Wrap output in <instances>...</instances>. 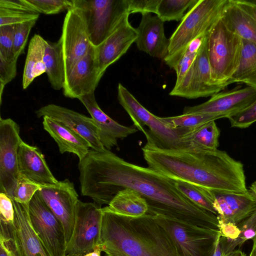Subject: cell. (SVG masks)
I'll use <instances>...</instances> for the list:
<instances>
[{
  "mask_svg": "<svg viewBox=\"0 0 256 256\" xmlns=\"http://www.w3.org/2000/svg\"><path fill=\"white\" fill-rule=\"evenodd\" d=\"M84 19L90 42L98 46L130 14L126 0H72Z\"/></svg>",
  "mask_w": 256,
  "mask_h": 256,
  "instance_id": "cell-7",
  "label": "cell"
},
{
  "mask_svg": "<svg viewBox=\"0 0 256 256\" xmlns=\"http://www.w3.org/2000/svg\"><path fill=\"white\" fill-rule=\"evenodd\" d=\"M234 2L256 20V0H234Z\"/></svg>",
  "mask_w": 256,
  "mask_h": 256,
  "instance_id": "cell-48",
  "label": "cell"
},
{
  "mask_svg": "<svg viewBox=\"0 0 256 256\" xmlns=\"http://www.w3.org/2000/svg\"><path fill=\"white\" fill-rule=\"evenodd\" d=\"M126 16L113 32L101 44L96 47L100 70L104 75L107 68L126 52L138 36Z\"/></svg>",
  "mask_w": 256,
  "mask_h": 256,
  "instance_id": "cell-18",
  "label": "cell"
},
{
  "mask_svg": "<svg viewBox=\"0 0 256 256\" xmlns=\"http://www.w3.org/2000/svg\"><path fill=\"white\" fill-rule=\"evenodd\" d=\"M102 210L124 216L137 218L146 214L148 206L145 199L138 192L126 188L118 192Z\"/></svg>",
  "mask_w": 256,
  "mask_h": 256,
  "instance_id": "cell-25",
  "label": "cell"
},
{
  "mask_svg": "<svg viewBox=\"0 0 256 256\" xmlns=\"http://www.w3.org/2000/svg\"><path fill=\"white\" fill-rule=\"evenodd\" d=\"M64 60L65 77L92 45L80 12L72 7L68 10L60 38Z\"/></svg>",
  "mask_w": 256,
  "mask_h": 256,
  "instance_id": "cell-14",
  "label": "cell"
},
{
  "mask_svg": "<svg viewBox=\"0 0 256 256\" xmlns=\"http://www.w3.org/2000/svg\"><path fill=\"white\" fill-rule=\"evenodd\" d=\"M105 256H114V255H111V254H106Z\"/></svg>",
  "mask_w": 256,
  "mask_h": 256,
  "instance_id": "cell-53",
  "label": "cell"
},
{
  "mask_svg": "<svg viewBox=\"0 0 256 256\" xmlns=\"http://www.w3.org/2000/svg\"><path fill=\"white\" fill-rule=\"evenodd\" d=\"M221 118L224 117L222 116L206 114H182L175 116L160 117L170 128H181L186 130L188 133L208 122Z\"/></svg>",
  "mask_w": 256,
  "mask_h": 256,
  "instance_id": "cell-32",
  "label": "cell"
},
{
  "mask_svg": "<svg viewBox=\"0 0 256 256\" xmlns=\"http://www.w3.org/2000/svg\"><path fill=\"white\" fill-rule=\"evenodd\" d=\"M228 0H198L185 14L169 38L168 54L164 60L171 68L176 66L188 45L207 35L222 18Z\"/></svg>",
  "mask_w": 256,
  "mask_h": 256,
  "instance_id": "cell-4",
  "label": "cell"
},
{
  "mask_svg": "<svg viewBox=\"0 0 256 256\" xmlns=\"http://www.w3.org/2000/svg\"><path fill=\"white\" fill-rule=\"evenodd\" d=\"M0 220L7 222H13L14 220L12 199L2 192H0Z\"/></svg>",
  "mask_w": 256,
  "mask_h": 256,
  "instance_id": "cell-45",
  "label": "cell"
},
{
  "mask_svg": "<svg viewBox=\"0 0 256 256\" xmlns=\"http://www.w3.org/2000/svg\"><path fill=\"white\" fill-rule=\"evenodd\" d=\"M42 185L20 177L14 194V200L16 202L28 204L32 197Z\"/></svg>",
  "mask_w": 256,
  "mask_h": 256,
  "instance_id": "cell-39",
  "label": "cell"
},
{
  "mask_svg": "<svg viewBox=\"0 0 256 256\" xmlns=\"http://www.w3.org/2000/svg\"><path fill=\"white\" fill-rule=\"evenodd\" d=\"M38 13H32L0 8V26H14L30 20H38Z\"/></svg>",
  "mask_w": 256,
  "mask_h": 256,
  "instance_id": "cell-40",
  "label": "cell"
},
{
  "mask_svg": "<svg viewBox=\"0 0 256 256\" xmlns=\"http://www.w3.org/2000/svg\"><path fill=\"white\" fill-rule=\"evenodd\" d=\"M0 8L16 11L38 13L26 0H0Z\"/></svg>",
  "mask_w": 256,
  "mask_h": 256,
  "instance_id": "cell-46",
  "label": "cell"
},
{
  "mask_svg": "<svg viewBox=\"0 0 256 256\" xmlns=\"http://www.w3.org/2000/svg\"><path fill=\"white\" fill-rule=\"evenodd\" d=\"M246 84L256 90V45L243 40V48L239 66L228 82Z\"/></svg>",
  "mask_w": 256,
  "mask_h": 256,
  "instance_id": "cell-29",
  "label": "cell"
},
{
  "mask_svg": "<svg viewBox=\"0 0 256 256\" xmlns=\"http://www.w3.org/2000/svg\"><path fill=\"white\" fill-rule=\"evenodd\" d=\"M38 192L44 202L62 222L68 244L74 232L78 200L74 184L66 179L56 184L42 185Z\"/></svg>",
  "mask_w": 256,
  "mask_h": 256,
  "instance_id": "cell-13",
  "label": "cell"
},
{
  "mask_svg": "<svg viewBox=\"0 0 256 256\" xmlns=\"http://www.w3.org/2000/svg\"><path fill=\"white\" fill-rule=\"evenodd\" d=\"M168 232L179 256H212L220 237L218 230L202 228L160 215L152 216Z\"/></svg>",
  "mask_w": 256,
  "mask_h": 256,
  "instance_id": "cell-8",
  "label": "cell"
},
{
  "mask_svg": "<svg viewBox=\"0 0 256 256\" xmlns=\"http://www.w3.org/2000/svg\"><path fill=\"white\" fill-rule=\"evenodd\" d=\"M37 20H30L14 26L13 53L18 58L24 52L28 38Z\"/></svg>",
  "mask_w": 256,
  "mask_h": 256,
  "instance_id": "cell-38",
  "label": "cell"
},
{
  "mask_svg": "<svg viewBox=\"0 0 256 256\" xmlns=\"http://www.w3.org/2000/svg\"><path fill=\"white\" fill-rule=\"evenodd\" d=\"M46 72L51 86L55 90L63 88L65 80L64 60L61 41L48 42L44 58Z\"/></svg>",
  "mask_w": 256,
  "mask_h": 256,
  "instance_id": "cell-28",
  "label": "cell"
},
{
  "mask_svg": "<svg viewBox=\"0 0 256 256\" xmlns=\"http://www.w3.org/2000/svg\"><path fill=\"white\" fill-rule=\"evenodd\" d=\"M223 256H246V254L240 250V249L234 250L233 251L228 252Z\"/></svg>",
  "mask_w": 256,
  "mask_h": 256,
  "instance_id": "cell-50",
  "label": "cell"
},
{
  "mask_svg": "<svg viewBox=\"0 0 256 256\" xmlns=\"http://www.w3.org/2000/svg\"><path fill=\"white\" fill-rule=\"evenodd\" d=\"M176 180L178 190L190 200L199 206L217 216L214 208V196L212 190L184 182Z\"/></svg>",
  "mask_w": 256,
  "mask_h": 256,
  "instance_id": "cell-31",
  "label": "cell"
},
{
  "mask_svg": "<svg viewBox=\"0 0 256 256\" xmlns=\"http://www.w3.org/2000/svg\"><path fill=\"white\" fill-rule=\"evenodd\" d=\"M139 26L136 28L138 48L150 56L164 60L168 54L169 39L164 34V22L152 14H142Z\"/></svg>",
  "mask_w": 256,
  "mask_h": 256,
  "instance_id": "cell-20",
  "label": "cell"
},
{
  "mask_svg": "<svg viewBox=\"0 0 256 256\" xmlns=\"http://www.w3.org/2000/svg\"><path fill=\"white\" fill-rule=\"evenodd\" d=\"M102 76L96 56V47L92 46L65 77L63 94L67 98H78L94 93Z\"/></svg>",
  "mask_w": 256,
  "mask_h": 256,
  "instance_id": "cell-15",
  "label": "cell"
},
{
  "mask_svg": "<svg viewBox=\"0 0 256 256\" xmlns=\"http://www.w3.org/2000/svg\"><path fill=\"white\" fill-rule=\"evenodd\" d=\"M14 208L13 222L16 240L22 256H51L34 230L28 206L12 200Z\"/></svg>",
  "mask_w": 256,
  "mask_h": 256,
  "instance_id": "cell-23",
  "label": "cell"
},
{
  "mask_svg": "<svg viewBox=\"0 0 256 256\" xmlns=\"http://www.w3.org/2000/svg\"><path fill=\"white\" fill-rule=\"evenodd\" d=\"M31 226L51 256H66V234L62 222L47 206L38 190L28 206Z\"/></svg>",
  "mask_w": 256,
  "mask_h": 256,
  "instance_id": "cell-10",
  "label": "cell"
},
{
  "mask_svg": "<svg viewBox=\"0 0 256 256\" xmlns=\"http://www.w3.org/2000/svg\"><path fill=\"white\" fill-rule=\"evenodd\" d=\"M12 223L0 220V256H22Z\"/></svg>",
  "mask_w": 256,
  "mask_h": 256,
  "instance_id": "cell-35",
  "label": "cell"
},
{
  "mask_svg": "<svg viewBox=\"0 0 256 256\" xmlns=\"http://www.w3.org/2000/svg\"><path fill=\"white\" fill-rule=\"evenodd\" d=\"M102 210V252L117 256H179L170 234L152 216L132 218Z\"/></svg>",
  "mask_w": 256,
  "mask_h": 256,
  "instance_id": "cell-3",
  "label": "cell"
},
{
  "mask_svg": "<svg viewBox=\"0 0 256 256\" xmlns=\"http://www.w3.org/2000/svg\"><path fill=\"white\" fill-rule=\"evenodd\" d=\"M48 41L38 34L31 38L28 50L23 76L22 88L26 89L33 80L46 72L44 58Z\"/></svg>",
  "mask_w": 256,
  "mask_h": 256,
  "instance_id": "cell-27",
  "label": "cell"
},
{
  "mask_svg": "<svg viewBox=\"0 0 256 256\" xmlns=\"http://www.w3.org/2000/svg\"><path fill=\"white\" fill-rule=\"evenodd\" d=\"M243 40L231 30L221 18L206 36V50L212 80L226 88L240 62Z\"/></svg>",
  "mask_w": 256,
  "mask_h": 256,
  "instance_id": "cell-6",
  "label": "cell"
},
{
  "mask_svg": "<svg viewBox=\"0 0 256 256\" xmlns=\"http://www.w3.org/2000/svg\"><path fill=\"white\" fill-rule=\"evenodd\" d=\"M19 126L10 118L0 119V190L12 200L20 178L18 150L22 140Z\"/></svg>",
  "mask_w": 256,
  "mask_h": 256,
  "instance_id": "cell-11",
  "label": "cell"
},
{
  "mask_svg": "<svg viewBox=\"0 0 256 256\" xmlns=\"http://www.w3.org/2000/svg\"><path fill=\"white\" fill-rule=\"evenodd\" d=\"M240 230L238 236L234 240L221 236L220 243L222 246L223 256L240 246L248 240H253L256 236V210L250 216L237 224Z\"/></svg>",
  "mask_w": 256,
  "mask_h": 256,
  "instance_id": "cell-33",
  "label": "cell"
},
{
  "mask_svg": "<svg viewBox=\"0 0 256 256\" xmlns=\"http://www.w3.org/2000/svg\"><path fill=\"white\" fill-rule=\"evenodd\" d=\"M222 18L226 25L243 40L256 45V20L238 6L234 0H228Z\"/></svg>",
  "mask_w": 256,
  "mask_h": 256,
  "instance_id": "cell-26",
  "label": "cell"
},
{
  "mask_svg": "<svg viewBox=\"0 0 256 256\" xmlns=\"http://www.w3.org/2000/svg\"><path fill=\"white\" fill-rule=\"evenodd\" d=\"M232 127L246 128L256 122V100L246 108L227 117Z\"/></svg>",
  "mask_w": 256,
  "mask_h": 256,
  "instance_id": "cell-41",
  "label": "cell"
},
{
  "mask_svg": "<svg viewBox=\"0 0 256 256\" xmlns=\"http://www.w3.org/2000/svg\"><path fill=\"white\" fill-rule=\"evenodd\" d=\"M206 36H201L190 43L180 60L174 68L176 74V80L174 86H178L180 84L188 72Z\"/></svg>",
  "mask_w": 256,
  "mask_h": 256,
  "instance_id": "cell-36",
  "label": "cell"
},
{
  "mask_svg": "<svg viewBox=\"0 0 256 256\" xmlns=\"http://www.w3.org/2000/svg\"><path fill=\"white\" fill-rule=\"evenodd\" d=\"M18 58H6L0 55V84L6 86L16 74Z\"/></svg>",
  "mask_w": 256,
  "mask_h": 256,
  "instance_id": "cell-43",
  "label": "cell"
},
{
  "mask_svg": "<svg viewBox=\"0 0 256 256\" xmlns=\"http://www.w3.org/2000/svg\"><path fill=\"white\" fill-rule=\"evenodd\" d=\"M220 130L215 120L208 122L186 134L182 138L190 150L218 149Z\"/></svg>",
  "mask_w": 256,
  "mask_h": 256,
  "instance_id": "cell-30",
  "label": "cell"
},
{
  "mask_svg": "<svg viewBox=\"0 0 256 256\" xmlns=\"http://www.w3.org/2000/svg\"><path fill=\"white\" fill-rule=\"evenodd\" d=\"M219 240L217 244L215 252H214V254L212 255V256H223L222 250V246H220Z\"/></svg>",
  "mask_w": 256,
  "mask_h": 256,
  "instance_id": "cell-51",
  "label": "cell"
},
{
  "mask_svg": "<svg viewBox=\"0 0 256 256\" xmlns=\"http://www.w3.org/2000/svg\"><path fill=\"white\" fill-rule=\"evenodd\" d=\"M44 130L53 138L61 154L71 152L76 154L79 160L82 159L90 150V144L75 132L54 119L43 117Z\"/></svg>",
  "mask_w": 256,
  "mask_h": 256,
  "instance_id": "cell-24",
  "label": "cell"
},
{
  "mask_svg": "<svg viewBox=\"0 0 256 256\" xmlns=\"http://www.w3.org/2000/svg\"><path fill=\"white\" fill-rule=\"evenodd\" d=\"M142 151L148 167L172 179L218 192L248 190L243 164L224 151L165 150L148 144Z\"/></svg>",
  "mask_w": 256,
  "mask_h": 256,
  "instance_id": "cell-2",
  "label": "cell"
},
{
  "mask_svg": "<svg viewBox=\"0 0 256 256\" xmlns=\"http://www.w3.org/2000/svg\"><path fill=\"white\" fill-rule=\"evenodd\" d=\"M160 0H126L128 11L130 14H156L157 8Z\"/></svg>",
  "mask_w": 256,
  "mask_h": 256,
  "instance_id": "cell-44",
  "label": "cell"
},
{
  "mask_svg": "<svg viewBox=\"0 0 256 256\" xmlns=\"http://www.w3.org/2000/svg\"><path fill=\"white\" fill-rule=\"evenodd\" d=\"M118 99L134 126L145 135L146 144L165 150H190L182 140L181 128H170L160 117L150 112L120 83L118 86Z\"/></svg>",
  "mask_w": 256,
  "mask_h": 256,
  "instance_id": "cell-5",
  "label": "cell"
},
{
  "mask_svg": "<svg viewBox=\"0 0 256 256\" xmlns=\"http://www.w3.org/2000/svg\"><path fill=\"white\" fill-rule=\"evenodd\" d=\"M102 249L100 245H98L92 252L87 253L83 256H101Z\"/></svg>",
  "mask_w": 256,
  "mask_h": 256,
  "instance_id": "cell-49",
  "label": "cell"
},
{
  "mask_svg": "<svg viewBox=\"0 0 256 256\" xmlns=\"http://www.w3.org/2000/svg\"><path fill=\"white\" fill-rule=\"evenodd\" d=\"M80 190L100 208L120 191L138 192L148 206L147 214L160 215L202 228L218 229L215 214L196 205L178 188L176 180L152 168L131 164L110 150H90L79 160Z\"/></svg>",
  "mask_w": 256,
  "mask_h": 256,
  "instance_id": "cell-1",
  "label": "cell"
},
{
  "mask_svg": "<svg viewBox=\"0 0 256 256\" xmlns=\"http://www.w3.org/2000/svg\"><path fill=\"white\" fill-rule=\"evenodd\" d=\"M40 14H53L69 10L73 7L72 0H26Z\"/></svg>",
  "mask_w": 256,
  "mask_h": 256,
  "instance_id": "cell-37",
  "label": "cell"
},
{
  "mask_svg": "<svg viewBox=\"0 0 256 256\" xmlns=\"http://www.w3.org/2000/svg\"><path fill=\"white\" fill-rule=\"evenodd\" d=\"M218 230L221 236L230 240L236 238L240 234L237 224L232 222H218Z\"/></svg>",
  "mask_w": 256,
  "mask_h": 256,
  "instance_id": "cell-47",
  "label": "cell"
},
{
  "mask_svg": "<svg viewBox=\"0 0 256 256\" xmlns=\"http://www.w3.org/2000/svg\"><path fill=\"white\" fill-rule=\"evenodd\" d=\"M212 192L218 222L238 224L256 210V198L248 190L243 194Z\"/></svg>",
  "mask_w": 256,
  "mask_h": 256,
  "instance_id": "cell-21",
  "label": "cell"
},
{
  "mask_svg": "<svg viewBox=\"0 0 256 256\" xmlns=\"http://www.w3.org/2000/svg\"><path fill=\"white\" fill-rule=\"evenodd\" d=\"M18 164L20 177L40 185L58 182L54 176L40 150L22 140L18 150Z\"/></svg>",
  "mask_w": 256,
  "mask_h": 256,
  "instance_id": "cell-22",
  "label": "cell"
},
{
  "mask_svg": "<svg viewBox=\"0 0 256 256\" xmlns=\"http://www.w3.org/2000/svg\"><path fill=\"white\" fill-rule=\"evenodd\" d=\"M206 36L188 72L180 84L174 86L170 95L194 99L212 96L225 88L214 84L212 81L207 54Z\"/></svg>",
  "mask_w": 256,
  "mask_h": 256,
  "instance_id": "cell-12",
  "label": "cell"
},
{
  "mask_svg": "<svg viewBox=\"0 0 256 256\" xmlns=\"http://www.w3.org/2000/svg\"><path fill=\"white\" fill-rule=\"evenodd\" d=\"M252 240L253 246L249 256H256V236Z\"/></svg>",
  "mask_w": 256,
  "mask_h": 256,
  "instance_id": "cell-52",
  "label": "cell"
},
{
  "mask_svg": "<svg viewBox=\"0 0 256 256\" xmlns=\"http://www.w3.org/2000/svg\"><path fill=\"white\" fill-rule=\"evenodd\" d=\"M78 100L94 120L100 140L107 150L116 146L118 140L124 139L138 130L135 126L122 125L108 116L98 105L94 93L84 96Z\"/></svg>",
  "mask_w": 256,
  "mask_h": 256,
  "instance_id": "cell-19",
  "label": "cell"
},
{
  "mask_svg": "<svg viewBox=\"0 0 256 256\" xmlns=\"http://www.w3.org/2000/svg\"><path fill=\"white\" fill-rule=\"evenodd\" d=\"M198 0H160L156 15L164 22L179 21L184 17V12L192 7Z\"/></svg>",
  "mask_w": 256,
  "mask_h": 256,
  "instance_id": "cell-34",
  "label": "cell"
},
{
  "mask_svg": "<svg viewBox=\"0 0 256 256\" xmlns=\"http://www.w3.org/2000/svg\"><path fill=\"white\" fill-rule=\"evenodd\" d=\"M35 112L38 118L46 116L62 122L84 138L92 150H107L100 140L98 128L92 118L55 104L46 105Z\"/></svg>",
  "mask_w": 256,
  "mask_h": 256,
  "instance_id": "cell-17",
  "label": "cell"
},
{
  "mask_svg": "<svg viewBox=\"0 0 256 256\" xmlns=\"http://www.w3.org/2000/svg\"><path fill=\"white\" fill-rule=\"evenodd\" d=\"M235 88L219 92L208 101L193 106H186L182 114H206L222 116L227 118L248 106L256 100V90L251 87Z\"/></svg>",
  "mask_w": 256,
  "mask_h": 256,
  "instance_id": "cell-16",
  "label": "cell"
},
{
  "mask_svg": "<svg viewBox=\"0 0 256 256\" xmlns=\"http://www.w3.org/2000/svg\"><path fill=\"white\" fill-rule=\"evenodd\" d=\"M14 26H0V55L6 58L16 57L13 53Z\"/></svg>",
  "mask_w": 256,
  "mask_h": 256,
  "instance_id": "cell-42",
  "label": "cell"
},
{
  "mask_svg": "<svg viewBox=\"0 0 256 256\" xmlns=\"http://www.w3.org/2000/svg\"><path fill=\"white\" fill-rule=\"evenodd\" d=\"M102 217V208L94 202L78 200L74 227L67 244L66 256H83L99 245Z\"/></svg>",
  "mask_w": 256,
  "mask_h": 256,
  "instance_id": "cell-9",
  "label": "cell"
}]
</instances>
